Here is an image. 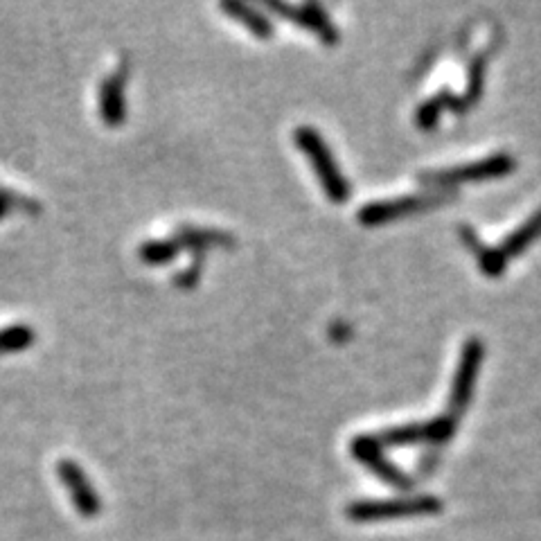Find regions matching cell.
<instances>
[{"mask_svg":"<svg viewBox=\"0 0 541 541\" xmlns=\"http://www.w3.org/2000/svg\"><path fill=\"white\" fill-rule=\"evenodd\" d=\"M483 77H485V59L478 57L469 66V77H467V93H465V104L476 102L478 95H481L483 88Z\"/></svg>","mask_w":541,"mask_h":541,"instance_id":"cell-17","label":"cell"},{"mask_svg":"<svg viewBox=\"0 0 541 541\" xmlns=\"http://www.w3.org/2000/svg\"><path fill=\"white\" fill-rule=\"evenodd\" d=\"M179 253H181V246L174 237L152 239V242L140 244V248H138L140 260H143L145 264H152V266H161V264L172 262Z\"/></svg>","mask_w":541,"mask_h":541,"instance_id":"cell-15","label":"cell"},{"mask_svg":"<svg viewBox=\"0 0 541 541\" xmlns=\"http://www.w3.org/2000/svg\"><path fill=\"white\" fill-rule=\"evenodd\" d=\"M456 418L454 415L445 413L442 418L429 420V422H411L402 424V427H390L386 431L377 433V442L381 447H404V445H422V442H429V445H442L454 438L456 431Z\"/></svg>","mask_w":541,"mask_h":541,"instance_id":"cell-4","label":"cell"},{"mask_svg":"<svg viewBox=\"0 0 541 541\" xmlns=\"http://www.w3.org/2000/svg\"><path fill=\"white\" fill-rule=\"evenodd\" d=\"M350 451L359 463L366 465L384 483L397 487V490H411L413 487L411 478L384 456V447L379 445L375 436H357L350 442Z\"/></svg>","mask_w":541,"mask_h":541,"instance_id":"cell-8","label":"cell"},{"mask_svg":"<svg viewBox=\"0 0 541 541\" xmlns=\"http://www.w3.org/2000/svg\"><path fill=\"white\" fill-rule=\"evenodd\" d=\"M512 170H514V158L508 154H496L490 158H483V161H478V163H469L463 167H451V170L422 172L420 183L433 185V188H447V185H456V183L496 179V176H505V174H510Z\"/></svg>","mask_w":541,"mask_h":541,"instance_id":"cell-5","label":"cell"},{"mask_svg":"<svg viewBox=\"0 0 541 541\" xmlns=\"http://www.w3.org/2000/svg\"><path fill=\"white\" fill-rule=\"evenodd\" d=\"M539 233H541V215H535L526 226L514 230V233L494 251V257H496V262H499L501 269H505V264H508L510 257L521 253L523 248H526Z\"/></svg>","mask_w":541,"mask_h":541,"instance_id":"cell-13","label":"cell"},{"mask_svg":"<svg viewBox=\"0 0 541 541\" xmlns=\"http://www.w3.org/2000/svg\"><path fill=\"white\" fill-rule=\"evenodd\" d=\"M483 343L481 339H467L463 345V352H460V361L454 375V384H451L449 393V415H454L458 420L460 413H463L469 402H472V393L476 386L478 370H481L483 361Z\"/></svg>","mask_w":541,"mask_h":541,"instance_id":"cell-6","label":"cell"},{"mask_svg":"<svg viewBox=\"0 0 541 541\" xmlns=\"http://www.w3.org/2000/svg\"><path fill=\"white\" fill-rule=\"evenodd\" d=\"M129 82V59H122V64L113 70L109 77H104L100 86V115L109 127H120L127 118V102H124V88Z\"/></svg>","mask_w":541,"mask_h":541,"instance_id":"cell-10","label":"cell"},{"mask_svg":"<svg viewBox=\"0 0 541 541\" xmlns=\"http://www.w3.org/2000/svg\"><path fill=\"white\" fill-rule=\"evenodd\" d=\"M465 102L458 100L456 95H451L447 88H442V93H438L436 97H431V100L424 102L418 109V124L422 129H433L436 127V122L440 120L442 109H451V106H463Z\"/></svg>","mask_w":541,"mask_h":541,"instance_id":"cell-14","label":"cell"},{"mask_svg":"<svg viewBox=\"0 0 541 541\" xmlns=\"http://www.w3.org/2000/svg\"><path fill=\"white\" fill-rule=\"evenodd\" d=\"M442 510V501L436 496H409V499H381V501H354L345 508L348 519L359 523L406 519V517H427Z\"/></svg>","mask_w":541,"mask_h":541,"instance_id":"cell-2","label":"cell"},{"mask_svg":"<svg viewBox=\"0 0 541 541\" xmlns=\"http://www.w3.org/2000/svg\"><path fill=\"white\" fill-rule=\"evenodd\" d=\"M221 10H224L228 16H233L235 21H239L244 25L248 32H253L257 39H273V34H276V28H273V23L266 19V16L257 10V7L242 3V0H224L221 3Z\"/></svg>","mask_w":541,"mask_h":541,"instance_id":"cell-11","label":"cell"},{"mask_svg":"<svg viewBox=\"0 0 541 541\" xmlns=\"http://www.w3.org/2000/svg\"><path fill=\"white\" fill-rule=\"evenodd\" d=\"M449 190L442 192H424V194H409V197H399V199H386V201H370L359 210V224L363 226H384L388 221L402 219L406 215H413V212H422V210H431L438 208L442 203L451 201Z\"/></svg>","mask_w":541,"mask_h":541,"instance_id":"cell-3","label":"cell"},{"mask_svg":"<svg viewBox=\"0 0 541 541\" xmlns=\"http://www.w3.org/2000/svg\"><path fill=\"white\" fill-rule=\"evenodd\" d=\"M264 5L269 7L271 12L282 16L285 21H291L300 25V28L314 32L318 39L327 43V46L339 43V30L334 28V23L330 21V16H327V12L321 5H316V3L291 5V3H282V0H266Z\"/></svg>","mask_w":541,"mask_h":541,"instance_id":"cell-7","label":"cell"},{"mask_svg":"<svg viewBox=\"0 0 541 541\" xmlns=\"http://www.w3.org/2000/svg\"><path fill=\"white\" fill-rule=\"evenodd\" d=\"M10 206H21V208L30 210V212H37L39 210V206L34 201L23 199V197H16V194H10V192L0 190V219H5Z\"/></svg>","mask_w":541,"mask_h":541,"instance_id":"cell-19","label":"cell"},{"mask_svg":"<svg viewBox=\"0 0 541 541\" xmlns=\"http://www.w3.org/2000/svg\"><path fill=\"white\" fill-rule=\"evenodd\" d=\"M57 474L68 490L70 499H73L75 510L86 519L97 517L102 510V501H100V496H97L93 483L88 481V476L84 474V469L79 467L75 460L66 458V460H59Z\"/></svg>","mask_w":541,"mask_h":541,"instance_id":"cell-9","label":"cell"},{"mask_svg":"<svg viewBox=\"0 0 541 541\" xmlns=\"http://www.w3.org/2000/svg\"><path fill=\"white\" fill-rule=\"evenodd\" d=\"M294 140L300 152H303L309 161H312L314 172L321 181V188L325 190L327 199L332 203H348L350 201V183L345 179V174L339 170L336 165V158L332 154V149L327 147L321 133H318L314 127H307V124H300V127L294 131Z\"/></svg>","mask_w":541,"mask_h":541,"instance_id":"cell-1","label":"cell"},{"mask_svg":"<svg viewBox=\"0 0 541 541\" xmlns=\"http://www.w3.org/2000/svg\"><path fill=\"white\" fill-rule=\"evenodd\" d=\"M174 239L181 248H192L194 253H203L208 246H235V237L226 230L215 228H197V226H181L176 228Z\"/></svg>","mask_w":541,"mask_h":541,"instance_id":"cell-12","label":"cell"},{"mask_svg":"<svg viewBox=\"0 0 541 541\" xmlns=\"http://www.w3.org/2000/svg\"><path fill=\"white\" fill-rule=\"evenodd\" d=\"M37 339V334L30 325H12L0 330V354H12V352H23L28 350L30 345Z\"/></svg>","mask_w":541,"mask_h":541,"instance_id":"cell-16","label":"cell"},{"mask_svg":"<svg viewBox=\"0 0 541 541\" xmlns=\"http://www.w3.org/2000/svg\"><path fill=\"white\" fill-rule=\"evenodd\" d=\"M199 278H201V253H194V262L188 269L181 271L179 276H174V285L181 289H192L199 282Z\"/></svg>","mask_w":541,"mask_h":541,"instance_id":"cell-18","label":"cell"}]
</instances>
